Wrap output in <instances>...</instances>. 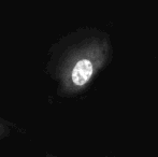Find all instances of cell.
Returning a JSON list of instances; mask_svg holds the SVG:
<instances>
[{
	"label": "cell",
	"instance_id": "cell-1",
	"mask_svg": "<svg viewBox=\"0 0 158 157\" xmlns=\"http://www.w3.org/2000/svg\"><path fill=\"white\" fill-rule=\"evenodd\" d=\"M106 40L89 31L64 37L48 51L45 72L57 84L61 98L83 93L106 61Z\"/></svg>",
	"mask_w": 158,
	"mask_h": 157
},
{
	"label": "cell",
	"instance_id": "cell-3",
	"mask_svg": "<svg viewBox=\"0 0 158 157\" xmlns=\"http://www.w3.org/2000/svg\"><path fill=\"white\" fill-rule=\"evenodd\" d=\"M45 157H55V156H53V155H46Z\"/></svg>",
	"mask_w": 158,
	"mask_h": 157
},
{
	"label": "cell",
	"instance_id": "cell-2",
	"mask_svg": "<svg viewBox=\"0 0 158 157\" xmlns=\"http://www.w3.org/2000/svg\"><path fill=\"white\" fill-rule=\"evenodd\" d=\"M16 129H19L16 124L12 123V122L8 121V119H4L3 118L0 116V141L9 138L13 134V131Z\"/></svg>",
	"mask_w": 158,
	"mask_h": 157
}]
</instances>
